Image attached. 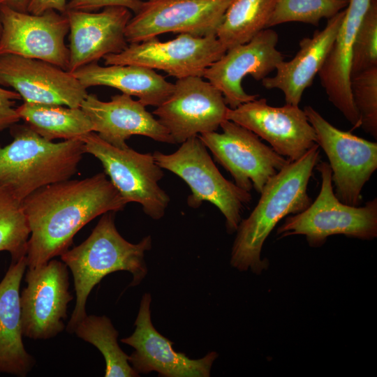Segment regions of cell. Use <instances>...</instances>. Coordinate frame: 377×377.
Wrapping results in <instances>:
<instances>
[{
    "label": "cell",
    "mask_w": 377,
    "mask_h": 377,
    "mask_svg": "<svg viewBox=\"0 0 377 377\" xmlns=\"http://www.w3.org/2000/svg\"><path fill=\"white\" fill-rule=\"evenodd\" d=\"M22 204L30 230L26 258L31 269L68 251L74 236L91 220L121 211L128 203L100 172L43 186Z\"/></svg>",
    "instance_id": "6da1fadb"
},
{
    "label": "cell",
    "mask_w": 377,
    "mask_h": 377,
    "mask_svg": "<svg viewBox=\"0 0 377 377\" xmlns=\"http://www.w3.org/2000/svg\"><path fill=\"white\" fill-rule=\"evenodd\" d=\"M319 159L320 147L316 144L266 183L256 206L236 230L230 258L233 267L239 271L250 269L256 274L267 269L269 261L260 258L263 246L282 219L302 212L312 202L308 184Z\"/></svg>",
    "instance_id": "7a4b0ae2"
},
{
    "label": "cell",
    "mask_w": 377,
    "mask_h": 377,
    "mask_svg": "<svg viewBox=\"0 0 377 377\" xmlns=\"http://www.w3.org/2000/svg\"><path fill=\"white\" fill-rule=\"evenodd\" d=\"M114 213L103 214L87 239L60 256L72 272L76 296L67 325L68 332L73 333L76 325L87 316L88 296L104 276L117 271H127L133 276L130 286H135L147 275L145 254L151 248V236L145 237L137 244L128 242L115 226Z\"/></svg>",
    "instance_id": "3957f363"
},
{
    "label": "cell",
    "mask_w": 377,
    "mask_h": 377,
    "mask_svg": "<svg viewBox=\"0 0 377 377\" xmlns=\"http://www.w3.org/2000/svg\"><path fill=\"white\" fill-rule=\"evenodd\" d=\"M13 140L0 146V186L22 201L35 191L70 179L85 154L84 142L47 140L27 124H13Z\"/></svg>",
    "instance_id": "277c9868"
},
{
    "label": "cell",
    "mask_w": 377,
    "mask_h": 377,
    "mask_svg": "<svg viewBox=\"0 0 377 377\" xmlns=\"http://www.w3.org/2000/svg\"><path fill=\"white\" fill-rule=\"evenodd\" d=\"M321 176L320 191L313 202L302 212L287 216L276 230L279 238L295 235L306 237L309 246L318 247L327 238L343 235L364 240L377 237V199L364 206H351L341 202L335 195L332 170L328 163L318 162L316 166Z\"/></svg>",
    "instance_id": "5b68a950"
},
{
    "label": "cell",
    "mask_w": 377,
    "mask_h": 377,
    "mask_svg": "<svg viewBox=\"0 0 377 377\" xmlns=\"http://www.w3.org/2000/svg\"><path fill=\"white\" fill-rule=\"evenodd\" d=\"M152 154L160 168L175 174L189 186V207L198 208L203 202H209L225 216L227 232L237 230L251 195L221 175L198 135L181 143L174 153L156 151Z\"/></svg>",
    "instance_id": "8992f818"
},
{
    "label": "cell",
    "mask_w": 377,
    "mask_h": 377,
    "mask_svg": "<svg viewBox=\"0 0 377 377\" xmlns=\"http://www.w3.org/2000/svg\"><path fill=\"white\" fill-rule=\"evenodd\" d=\"M80 139L85 153L101 161L105 174L127 203H139L143 212L153 219L158 220L164 216L170 199L158 185L164 174L153 154L140 153L129 147H115L95 132Z\"/></svg>",
    "instance_id": "52a82bcc"
},
{
    "label": "cell",
    "mask_w": 377,
    "mask_h": 377,
    "mask_svg": "<svg viewBox=\"0 0 377 377\" xmlns=\"http://www.w3.org/2000/svg\"><path fill=\"white\" fill-rule=\"evenodd\" d=\"M304 111L328 158L336 197L358 206L364 186L377 169V143L338 129L310 105Z\"/></svg>",
    "instance_id": "ba28073f"
},
{
    "label": "cell",
    "mask_w": 377,
    "mask_h": 377,
    "mask_svg": "<svg viewBox=\"0 0 377 377\" xmlns=\"http://www.w3.org/2000/svg\"><path fill=\"white\" fill-rule=\"evenodd\" d=\"M220 127L222 133L198 136L243 190L250 192L253 188L260 193L266 183L290 162L235 122L226 119Z\"/></svg>",
    "instance_id": "9c48e42d"
},
{
    "label": "cell",
    "mask_w": 377,
    "mask_h": 377,
    "mask_svg": "<svg viewBox=\"0 0 377 377\" xmlns=\"http://www.w3.org/2000/svg\"><path fill=\"white\" fill-rule=\"evenodd\" d=\"M226 51L216 35L194 36L180 34L175 38L164 42L156 37L129 43L121 52L108 54L103 58L106 66H140L161 70L181 79L202 77L205 70Z\"/></svg>",
    "instance_id": "30bf717a"
},
{
    "label": "cell",
    "mask_w": 377,
    "mask_h": 377,
    "mask_svg": "<svg viewBox=\"0 0 377 377\" xmlns=\"http://www.w3.org/2000/svg\"><path fill=\"white\" fill-rule=\"evenodd\" d=\"M232 0H148L125 29L128 43L164 33L194 36L216 35Z\"/></svg>",
    "instance_id": "8fae6325"
},
{
    "label": "cell",
    "mask_w": 377,
    "mask_h": 377,
    "mask_svg": "<svg viewBox=\"0 0 377 377\" xmlns=\"http://www.w3.org/2000/svg\"><path fill=\"white\" fill-rule=\"evenodd\" d=\"M0 54L39 59L68 69L69 49L64 39L69 31L65 13L50 10L40 15L0 6Z\"/></svg>",
    "instance_id": "7c38bea8"
},
{
    "label": "cell",
    "mask_w": 377,
    "mask_h": 377,
    "mask_svg": "<svg viewBox=\"0 0 377 377\" xmlns=\"http://www.w3.org/2000/svg\"><path fill=\"white\" fill-rule=\"evenodd\" d=\"M172 94L153 111L175 143L216 131L228 109L221 92L202 77L177 79Z\"/></svg>",
    "instance_id": "4fadbf2b"
},
{
    "label": "cell",
    "mask_w": 377,
    "mask_h": 377,
    "mask_svg": "<svg viewBox=\"0 0 377 377\" xmlns=\"http://www.w3.org/2000/svg\"><path fill=\"white\" fill-rule=\"evenodd\" d=\"M67 267L63 261L52 259L27 272V285L20 295L24 337L48 339L65 328L68 304L73 299Z\"/></svg>",
    "instance_id": "5bb4252c"
},
{
    "label": "cell",
    "mask_w": 377,
    "mask_h": 377,
    "mask_svg": "<svg viewBox=\"0 0 377 377\" xmlns=\"http://www.w3.org/2000/svg\"><path fill=\"white\" fill-rule=\"evenodd\" d=\"M226 119L267 141L279 155L295 161L317 144L316 132L299 105H269L265 98L228 109Z\"/></svg>",
    "instance_id": "9a60e30c"
},
{
    "label": "cell",
    "mask_w": 377,
    "mask_h": 377,
    "mask_svg": "<svg viewBox=\"0 0 377 377\" xmlns=\"http://www.w3.org/2000/svg\"><path fill=\"white\" fill-rule=\"evenodd\" d=\"M278 41L277 33L265 29L248 43L227 50L205 70L202 77L221 92L229 108L253 101L258 95L247 94L242 81L249 75L261 81L276 70L284 60L276 49Z\"/></svg>",
    "instance_id": "2e32d148"
},
{
    "label": "cell",
    "mask_w": 377,
    "mask_h": 377,
    "mask_svg": "<svg viewBox=\"0 0 377 377\" xmlns=\"http://www.w3.org/2000/svg\"><path fill=\"white\" fill-rule=\"evenodd\" d=\"M151 297L145 293L135 321L133 333L121 340L134 348L128 362L138 374L156 371L165 377H208L218 354L208 353L200 359H191L173 349L174 343L153 326L150 304Z\"/></svg>",
    "instance_id": "e0dca14e"
},
{
    "label": "cell",
    "mask_w": 377,
    "mask_h": 377,
    "mask_svg": "<svg viewBox=\"0 0 377 377\" xmlns=\"http://www.w3.org/2000/svg\"><path fill=\"white\" fill-rule=\"evenodd\" d=\"M10 87L24 102L80 108L87 89L70 72L49 62L0 54V87Z\"/></svg>",
    "instance_id": "ac0fdd59"
},
{
    "label": "cell",
    "mask_w": 377,
    "mask_h": 377,
    "mask_svg": "<svg viewBox=\"0 0 377 377\" xmlns=\"http://www.w3.org/2000/svg\"><path fill=\"white\" fill-rule=\"evenodd\" d=\"M65 14L69 22L71 73L106 54L121 52L128 45L125 29L131 13L126 8L108 6L99 13L67 10Z\"/></svg>",
    "instance_id": "d6986e66"
},
{
    "label": "cell",
    "mask_w": 377,
    "mask_h": 377,
    "mask_svg": "<svg viewBox=\"0 0 377 377\" xmlns=\"http://www.w3.org/2000/svg\"><path fill=\"white\" fill-rule=\"evenodd\" d=\"M145 107L131 96L121 94L112 96L110 101L88 94L80 108L91 121L94 132L115 147H128L126 141L134 135L175 144L168 131Z\"/></svg>",
    "instance_id": "ffe728a7"
},
{
    "label": "cell",
    "mask_w": 377,
    "mask_h": 377,
    "mask_svg": "<svg viewBox=\"0 0 377 377\" xmlns=\"http://www.w3.org/2000/svg\"><path fill=\"white\" fill-rule=\"evenodd\" d=\"M370 3L371 0H348L336 38L318 73L328 100L353 129L361 126V120L350 88L352 51Z\"/></svg>",
    "instance_id": "44dd1931"
},
{
    "label": "cell",
    "mask_w": 377,
    "mask_h": 377,
    "mask_svg": "<svg viewBox=\"0 0 377 377\" xmlns=\"http://www.w3.org/2000/svg\"><path fill=\"white\" fill-rule=\"evenodd\" d=\"M344 15L345 10L339 12L328 19L324 29L316 31L311 37L302 38L295 56L279 63L275 75L262 80V85L267 89L281 90L286 104L299 105L304 90L312 84L320 70Z\"/></svg>",
    "instance_id": "7402d4cb"
},
{
    "label": "cell",
    "mask_w": 377,
    "mask_h": 377,
    "mask_svg": "<svg viewBox=\"0 0 377 377\" xmlns=\"http://www.w3.org/2000/svg\"><path fill=\"white\" fill-rule=\"evenodd\" d=\"M26 256L11 263L0 282V373L26 376L35 364L22 341L20 287Z\"/></svg>",
    "instance_id": "603a6c76"
},
{
    "label": "cell",
    "mask_w": 377,
    "mask_h": 377,
    "mask_svg": "<svg viewBox=\"0 0 377 377\" xmlns=\"http://www.w3.org/2000/svg\"><path fill=\"white\" fill-rule=\"evenodd\" d=\"M72 74L87 89L107 86L135 96L144 105L158 107L173 92L174 84L154 70L135 65H84Z\"/></svg>",
    "instance_id": "cb8c5ba5"
},
{
    "label": "cell",
    "mask_w": 377,
    "mask_h": 377,
    "mask_svg": "<svg viewBox=\"0 0 377 377\" xmlns=\"http://www.w3.org/2000/svg\"><path fill=\"white\" fill-rule=\"evenodd\" d=\"M16 112L31 130L50 141L79 139L94 132L91 121L80 108L24 102Z\"/></svg>",
    "instance_id": "d4e9b609"
},
{
    "label": "cell",
    "mask_w": 377,
    "mask_h": 377,
    "mask_svg": "<svg viewBox=\"0 0 377 377\" xmlns=\"http://www.w3.org/2000/svg\"><path fill=\"white\" fill-rule=\"evenodd\" d=\"M276 0H232L216 36L227 50L248 43L267 29Z\"/></svg>",
    "instance_id": "484cf974"
},
{
    "label": "cell",
    "mask_w": 377,
    "mask_h": 377,
    "mask_svg": "<svg viewBox=\"0 0 377 377\" xmlns=\"http://www.w3.org/2000/svg\"><path fill=\"white\" fill-rule=\"evenodd\" d=\"M74 333L96 346L105 362V377H136L127 355L117 342L118 332L105 316H86L75 327Z\"/></svg>",
    "instance_id": "4316f807"
},
{
    "label": "cell",
    "mask_w": 377,
    "mask_h": 377,
    "mask_svg": "<svg viewBox=\"0 0 377 377\" xmlns=\"http://www.w3.org/2000/svg\"><path fill=\"white\" fill-rule=\"evenodd\" d=\"M30 230L22 201L0 186V251H8L12 263L27 256Z\"/></svg>",
    "instance_id": "83f0119b"
},
{
    "label": "cell",
    "mask_w": 377,
    "mask_h": 377,
    "mask_svg": "<svg viewBox=\"0 0 377 377\" xmlns=\"http://www.w3.org/2000/svg\"><path fill=\"white\" fill-rule=\"evenodd\" d=\"M348 0H276L267 29L287 22L318 26L347 7Z\"/></svg>",
    "instance_id": "f1b7e54d"
},
{
    "label": "cell",
    "mask_w": 377,
    "mask_h": 377,
    "mask_svg": "<svg viewBox=\"0 0 377 377\" xmlns=\"http://www.w3.org/2000/svg\"><path fill=\"white\" fill-rule=\"evenodd\" d=\"M350 88L361 126L377 138V66L350 77Z\"/></svg>",
    "instance_id": "f546056e"
},
{
    "label": "cell",
    "mask_w": 377,
    "mask_h": 377,
    "mask_svg": "<svg viewBox=\"0 0 377 377\" xmlns=\"http://www.w3.org/2000/svg\"><path fill=\"white\" fill-rule=\"evenodd\" d=\"M377 66V1L371 0L352 51L350 77Z\"/></svg>",
    "instance_id": "4dcf8cb0"
},
{
    "label": "cell",
    "mask_w": 377,
    "mask_h": 377,
    "mask_svg": "<svg viewBox=\"0 0 377 377\" xmlns=\"http://www.w3.org/2000/svg\"><path fill=\"white\" fill-rule=\"evenodd\" d=\"M142 0H71L67 3V10L90 12L108 6H121L138 13L143 4Z\"/></svg>",
    "instance_id": "1f68e13d"
},
{
    "label": "cell",
    "mask_w": 377,
    "mask_h": 377,
    "mask_svg": "<svg viewBox=\"0 0 377 377\" xmlns=\"http://www.w3.org/2000/svg\"><path fill=\"white\" fill-rule=\"evenodd\" d=\"M20 95L15 91L0 87V131L20 121L15 105Z\"/></svg>",
    "instance_id": "d6a6232c"
},
{
    "label": "cell",
    "mask_w": 377,
    "mask_h": 377,
    "mask_svg": "<svg viewBox=\"0 0 377 377\" xmlns=\"http://www.w3.org/2000/svg\"><path fill=\"white\" fill-rule=\"evenodd\" d=\"M66 6V0H29L27 13L40 15L47 10H54L65 13Z\"/></svg>",
    "instance_id": "836d02e7"
},
{
    "label": "cell",
    "mask_w": 377,
    "mask_h": 377,
    "mask_svg": "<svg viewBox=\"0 0 377 377\" xmlns=\"http://www.w3.org/2000/svg\"><path fill=\"white\" fill-rule=\"evenodd\" d=\"M29 0H0V6H5L13 10L27 13Z\"/></svg>",
    "instance_id": "e575fe53"
},
{
    "label": "cell",
    "mask_w": 377,
    "mask_h": 377,
    "mask_svg": "<svg viewBox=\"0 0 377 377\" xmlns=\"http://www.w3.org/2000/svg\"><path fill=\"white\" fill-rule=\"evenodd\" d=\"M1 22H0V36H1Z\"/></svg>",
    "instance_id": "d590c367"
}]
</instances>
